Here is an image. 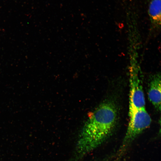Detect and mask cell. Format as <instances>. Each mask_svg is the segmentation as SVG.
Returning <instances> with one entry per match:
<instances>
[{"instance_id": "cell-1", "label": "cell", "mask_w": 161, "mask_h": 161, "mask_svg": "<svg viewBox=\"0 0 161 161\" xmlns=\"http://www.w3.org/2000/svg\"><path fill=\"white\" fill-rule=\"evenodd\" d=\"M117 120V110L113 102L107 101L100 104L83 128L77 145L78 154L84 155L101 144L113 131Z\"/></svg>"}, {"instance_id": "cell-2", "label": "cell", "mask_w": 161, "mask_h": 161, "mask_svg": "<svg viewBox=\"0 0 161 161\" xmlns=\"http://www.w3.org/2000/svg\"><path fill=\"white\" fill-rule=\"evenodd\" d=\"M129 122L121 149L125 148L150 125L151 120L145 108L129 112Z\"/></svg>"}, {"instance_id": "cell-3", "label": "cell", "mask_w": 161, "mask_h": 161, "mask_svg": "<svg viewBox=\"0 0 161 161\" xmlns=\"http://www.w3.org/2000/svg\"><path fill=\"white\" fill-rule=\"evenodd\" d=\"M129 106L140 107L145 105V101L142 82L138 71L132 69L130 72Z\"/></svg>"}, {"instance_id": "cell-4", "label": "cell", "mask_w": 161, "mask_h": 161, "mask_svg": "<svg viewBox=\"0 0 161 161\" xmlns=\"http://www.w3.org/2000/svg\"><path fill=\"white\" fill-rule=\"evenodd\" d=\"M149 99L157 110H161V75L157 73L153 75L149 83L148 91Z\"/></svg>"}, {"instance_id": "cell-5", "label": "cell", "mask_w": 161, "mask_h": 161, "mask_svg": "<svg viewBox=\"0 0 161 161\" xmlns=\"http://www.w3.org/2000/svg\"><path fill=\"white\" fill-rule=\"evenodd\" d=\"M148 14L152 24L158 28L161 25V0H152L150 3Z\"/></svg>"}]
</instances>
